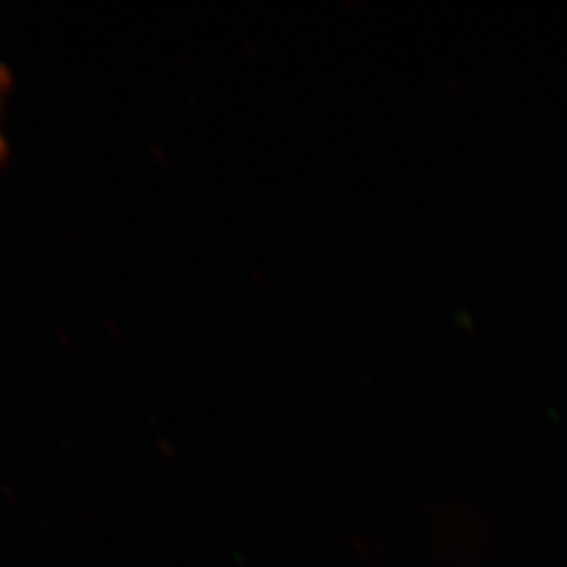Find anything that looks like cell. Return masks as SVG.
Instances as JSON below:
<instances>
[{"label":"cell","mask_w":567,"mask_h":567,"mask_svg":"<svg viewBox=\"0 0 567 567\" xmlns=\"http://www.w3.org/2000/svg\"><path fill=\"white\" fill-rule=\"evenodd\" d=\"M9 93V72L7 68L0 65V121H2V112H4V100ZM7 156V142L2 137V126H0V161Z\"/></svg>","instance_id":"1"}]
</instances>
